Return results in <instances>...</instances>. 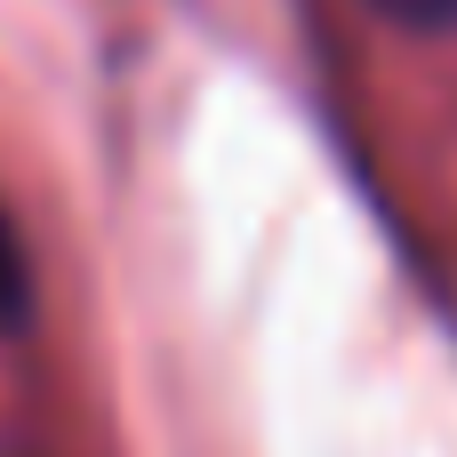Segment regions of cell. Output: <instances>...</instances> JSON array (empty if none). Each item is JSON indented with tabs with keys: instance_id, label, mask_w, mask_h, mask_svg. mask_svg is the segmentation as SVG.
Here are the masks:
<instances>
[{
	"instance_id": "cell-1",
	"label": "cell",
	"mask_w": 457,
	"mask_h": 457,
	"mask_svg": "<svg viewBox=\"0 0 457 457\" xmlns=\"http://www.w3.org/2000/svg\"><path fill=\"white\" fill-rule=\"evenodd\" d=\"M24 321H32V265H24V241H16L8 209H0V337H16Z\"/></svg>"
},
{
	"instance_id": "cell-2",
	"label": "cell",
	"mask_w": 457,
	"mask_h": 457,
	"mask_svg": "<svg viewBox=\"0 0 457 457\" xmlns=\"http://www.w3.org/2000/svg\"><path fill=\"white\" fill-rule=\"evenodd\" d=\"M378 16H394V24H410V32H450L457 24V0H370Z\"/></svg>"
}]
</instances>
